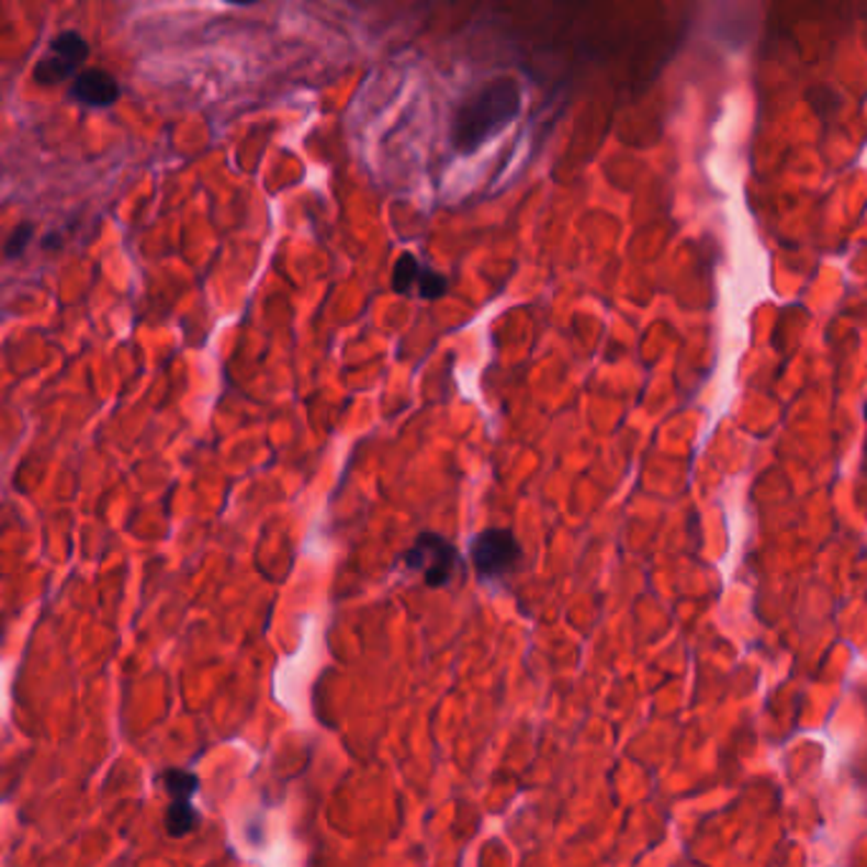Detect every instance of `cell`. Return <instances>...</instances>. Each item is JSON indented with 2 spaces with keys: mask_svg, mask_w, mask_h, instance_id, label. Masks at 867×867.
I'll return each instance as SVG.
<instances>
[{
  "mask_svg": "<svg viewBox=\"0 0 867 867\" xmlns=\"http://www.w3.org/2000/svg\"><path fill=\"white\" fill-rule=\"evenodd\" d=\"M522 104V89L518 79L497 77L480 87L460 110L452 122V145L460 155H474L482 145L493 140L497 133L518 117Z\"/></svg>",
  "mask_w": 867,
  "mask_h": 867,
  "instance_id": "1",
  "label": "cell"
},
{
  "mask_svg": "<svg viewBox=\"0 0 867 867\" xmlns=\"http://www.w3.org/2000/svg\"><path fill=\"white\" fill-rule=\"evenodd\" d=\"M401 566L419 576L429 588H447L464 574L457 545L439 533H421L401 555Z\"/></svg>",
  "mask_w": 867,
  "mask_h": 867,
  "instance_id": "2",
  "label": "cell"
},
{
  "mask_svg": "<svg viewBox=\"0 0 867 867\" xmlns=\"http://www.w3.org/2000/svg\"><path fill=\"white\" fill-rule=\"evenodd\" d=\"M522 545L507 528H487L470 543V559L482 581L513 576L522 563Z\"/></svg>",
  "mask_w": 867,
  "mask_h": 867,
  "instance_id": "3",
  "label": "cell"
},
{
  "mask_svg": "<svg viewBox=\"0 0 867 867\" xmlns=\"http://www.w3.org/2000/svg\"><path fill=\"white\" fill-rule=\"evenodd\" d=\"M89 44L77 31H64L48 44L44 59L36 64V81L41 85H56V81L74 79L79 67L87 61Z\"/></svg>",
  "mask_w": 867,
  "mask_h": 867,
  "instance_id": "4",
  "label": "cell"
},
{
  "mask_svg": "<svg viewBox=\"0 0 867 867\" xmlns=\"http://www.w3.org/2000/svg\"><path fill=\"white\" fill-rule=\"evenodd\" d=\"M391 288L398 294H414V297L421 300H439L447 294L449 280L444 274H439L437 269L424 264L412 251H404L396 259Z\"/></svg>",
  "mask_w": 867,
  "mask_h": 867,
  "instance_id": "5",
  "label": "cell"
},
{
  "mask_svg": "<svg viewBox=\"0 0 867 867\" xmlns=\"http://www.w3.org/2000/svg\"><path fill=\"white\" fill-rule=\"evenodd\" d=\"M71 97L87 108L104 110L120 100V85L108 71L87 69L71 79Z\"/></svg>",
  "mask_w": 867,
  "mask_h": 867,
  "instance_id": "6",
  "label": "cell"
},
{
  "mask_svg": "<svg viewBox=\"0 0 867 867\" xmlns=\"http://www.w3.org/2000/svg\"><path fill=\"white\" fill-rule=\"evenodd\" d=\"M201 817L195 812L191 799H170V804L166 809V817H162V824H166V832L170 837H185L195 827H199Z\"/></svg>",
  "mask_w": 867,
  "mask_h": 867,
  "instance_id": "7",
  "label": "cell"
},
{
  "mask_svg": "<svg viewBox=\"0 0 867 867\" xmlns=\"http://www.w3.org/2000/svg\"><path fill=\"white\" fill-rule=\"evenodd\" d=\"M160 784L170 799H193V795L201 787L199 776L193 772H183V768H168V772H162Z\"/></svg>",
  "mask_w": 867,
  "mask_h": 867,
  "instance_id": "8",
  "label": "cell"
},
{
  "mask_svg": "<svg viewBox=\"0 0 867 867\" xmlns=\"http://www.w3.org/2000/svg\"><path fill=\"white\" fill-rule=\"evenodd\" d=\"M31 236V228L29 226H23V234H21V239H19V234L13 236V241L8 244V254H21V249H23V244H26V239Z\"/></svg>",
  "mask_w": 867,
  "mask_h": 867,
  "instance_id": "9",
  "label": "cell"
},
{
  "mask_svg": "<svg viewBox=\"0 0 867 867\" xmlns=\"http://www.w3.org/2000/svg\"><path fill=\"white\" fill-rule=\"evenodd\" d=\"M224 3H228V5H239V8H247V5L259 3V0H224Z\"/></svg>",
  "mask_w": 867,
  "mask_h": 867,
  "instance_id": "10",
  "label": "cell"
}]
</instances>
